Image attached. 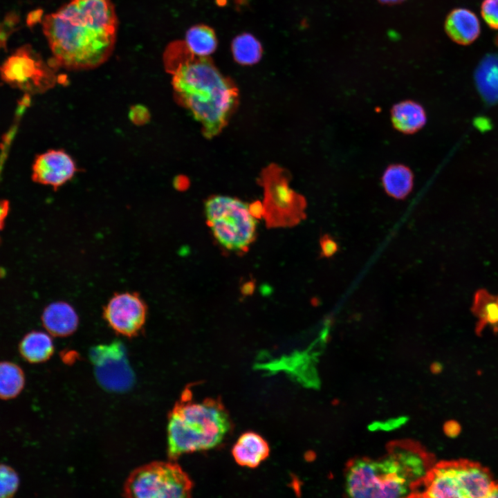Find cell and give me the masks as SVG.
<instances>
[{
  "label": "cell",
  "instance_id": "cell-12",
  "mask_svg": "<svg viewBox=\"0 0 498 498\" xmlns=\"http://www.w3.org/2000/svg\"><path fill=\"white\" fill-rule=\"evenodd\" d=\"M44 327L49 334L56 337H67L76 331L79 317L70 304L58 301L48 304L42 315Z\"/></svg>",
  "mask_w": 498,
  "mask_h": 498
},
{
  "label": "cell",
  "instance_id": "cell-5",
  "mask_svg": "<svg viewBox=\"0 0 498 498\" xmlns=\"http://www.w3.org/2000/svg\"><path fill=\"white\" fill-rule=\"evenodd\" d=\"M208 226L216 241L225 249L246 252L256 236V218L249 205L229 196H211L205 203Z\"/></svg>",
  "mask_w": 498,
  "mask_h": 498
},
{
  "label": "cell",
  "instance_id": "cell-18",
  "mask_svg": "<svg viewBox=\"0 0 498 498\" xmlns=\"http://www.w3.org/2000/svg\"><path fill=\"white\" fill-rule=\"evenodd\" d=\"M385 192L396 199H405L412 191L414 175L411 169L401 164L389 165L382 176Z\"/></svg>",
  "mask_w": 498,
  "mask_h": 498
},
{
  "label": "cell",
  "instance_id": "cell-8",
  "mask_svg": "<svg viewBox=\"0 0 498 498\" xmlns=\"http://www.w3.org/2000/svg\"><path fill=\"white\" fill-rule=\"evenodd\" d=\"M148 313L145 300L139 293H116L103 308L102 315L117 334L134 338L143 331Z\"/></svg>",
  "mask_w": 498,
  "mask_h": 498
},
{
  "label": "cell",
  "instance_id": "cell-23",
  "mask_svg": "<svg viewBox=\"0 0 498 498\" xmlns=\"http://www.w3.org/2000/svg\"><path fill=\"white\" fill-rule=\"evenodd\" d=\"M19 478L10 466L0 463V498L12 497L18 490Z\"/></svg>",
  "mask_w": 498,
  "mask_h": 498
},
{
  "label": "cell",
  "instance_id": "cell-24",
  "mask_svg": "<svg viewBox=\"0 0 498 498\" xmlns=\"http://www.w3.org/2000/svg\"><path fill=\"white\" fill-rule=\"evenodd\" d=\"M481 12L483 19L490 28L498 29V0H483Z\"/></svg>",
  "mask_w": 498,
  "mask_h": 498
},
{
  "label": "cell",
  "instance_id": "cell-1",
  "mask_svg": "<svg viewBox=\"0 0 498 498\" xmlns=\"http://www.w3.org/2000/svg\"><path fill=\"white\" fill-rule=\"evenodd\" d=\"M42 26L57 66L88 69L111 55L117 17L111 0H71L46 15Z\"/></svg>",
  "mask_w": 498,
  "mask_h": 498
},
{
  "label": "cell",
  "instance_id": "cell-11",
  "mask_svg": "<svg viewBox=\"0 0 498 498\" xmlns=\"http://www.w3.org/2000/svg\"><path fill=\"white\" fill-rule=\"evenodd\" d=\"M454 462L462 497H487L495 483L489 471L474 462L465 460Z\"/></svg>",
  "mask_w": 498,
  "mask_h": 498
},
{
  "label": "cell",
  "instance_id": "cell-27",
  "mask_svg": "<svg viewBox=\"0 0 498 498\" xmlns=\"http://www.w3.org/2000/svg\"><path fill=\"white\" fill-rule=\"evenodd\" d=\"M5 163L6 161L3 159L0 158V178ZM9 203L8 201L0 200V232L4 226L5 221L9 212Z\"/></svg>",
  "mask_w": 498,
  "mask_h": 498
},
{
  "label": "cell",
  "instance_id": "cell-30",
  "mask_svg": "<svg viewBox=\"0 0 498 498\" xmlns=\"http://www.w3.org/2000/svg\"><path fill=\"white\" fill-rule=\"evenodd\" d=\"M379 1H380V2H382V3H383L391 4V3H398V2L402 1H403V0H379Z\"/></svg>",
  "mask_w": 498,
  "mask_h": 498
},
{
  "label": "cell",
  "instance_id": "cell-3",
  "mask_svg": "<svg viewBox=\"0 0 498 498\" xmlns=\"http://www.w3.org/2000/svg\"><path fill=\"white\" fill-rule=\"evenodd\" d=\"M430 469L421 450L398 444L381 458L358 459L350 463L345 474V490L355 498L417 496Z\"/></svg>",
  "mask_w": 498,
  "mask_h": 498
},
{
  "label": "cell",
  "instance_id": "cell-29",
  "mask_svg": "<svg viewBox=\"0 0 498 498\" xmlns=\"http://www.w3.org/2000/svg\"><path fill=\"white\" fill-rule=\"evenodd\" d=\"M487 497H498V483H494L491 489L490 490Z\"/></svg>",
  "mask_w": 498,
  "mask_h": 498
},
{
  "label": "cell",
  "instance_id": "cell-16",
  "mask_svg": "<svg viewBox=\"0 0 498 498\" xmlns=\"http://www.w3.org/2000/svg\"><path fill=\"white\" fill-rule=\"evenodd\" d=\"M471 311L478 319L475 327L477 335H481L486 326L498 333V295H493L486 289L478 290Z\"/></svg>",
  "mask_w": 498,
  "mask_h": 498
},
{
  "label": "cell",
  "instance_id": "cell-21",
  "mask_svg": "<svg viewBox=\"0 0 498 498\" xmlns=\"http://www.w3.org/2000/svg\"><path fill=\"white\" fill-rule=\"evenodd\" d=\"M23 369L17 364L0 362V399L9 400L17 397L25 385Z\"/></svg>",
  "mask_w": 498,
  "mask_h": 498
},
{
  "label": "cell",
  "instance_id": "cell-26",
  "mask_svg": "<svg viewBox=\"0 0 498 498\" xmlns=\"http://www.w3.org/2000/svg\"><path fill=\"white\" fill-rule=\"evenodd\" d=\"M322 255L325 257L333 255L337 250L338 246L335 241L331 237L325 236L322 238L320 241Z\"/></svg>",
  "mask_w": 498,
  "mask_h": 498
},
{
  "label": "cell",
  "instance_id": "cell-2",
  "mask_svg": "<svg viewBox=\"0 0 498 498\" xmlns=\"http://www.w3.org/2000/svg\"><path fill=\"white\" fill-rule=\"evenodd\" d=\"M166 71L178 101L198 121L206 138L221 131L234 109L238 91L208 57L196 55L185 41H174L164 53Z\"/></svg>",
  "mask_w": 498,
  "mask_h": 498
},
{
  "label": "cell",
  "instance_id": "cell-9",
  "mask_svg": "<svg viewBox=\"0 0 498 498\" xmlns=\"http://www.w3.org/2000/svg\"><path fill=\"white\" fill-rule=\"evenodd\" d=\"M0 72L5 82L28 91L46 89L53 80L47 66L28 46L9 57Z\"/></svg>",
  "mask_w": 498,
  "mask_h": 498
},
{
  "label": "cell",
  "instance_id": "cell-28",
  "mask_svg": "<svg viewBox=\"0 0 498 498\" xmlns=\"http://www.w3.org/2000/svg\"><path fill=\"white\" fill-rule=\"evenodd\" d=\"M444 430L447 435L454 437L459 434L461 427L456 421H449L445 425Z\"/></svg>",
  "mask_w": 498,
  "mask_h": 498
},
{
  "label": "cell",
  "instance_id": "cell-14",
  "mask_svg": "<svg viewBox=\"0 0 498 498\" xmlns=\"http://www.w3.org/2000/svg\"><path fill=\"white\" fill-rule=\"evenodd\" d=\"M268 443L259 434L248 432L243 434L232 448V456L240 465L256 468L268 456Z\"/></svg>",
  "mask_w": 498,
  "mask_h": 498
},
{
  "label": "cell",
  "instance_id": "cell-22",
  "mask_svg": "<svg viewBox=\"0 0 498 498\" xmlns=\"http://www.w3.org/2000/svg\"><path fill=\"white\" fill-rule=\"evenodd\" d=\"M234 60L241 65H252L258 62L262 55L260 42L251 34L243 33L237 36L232 43Z\"/></svg>",
  "mask_w": 498,
  "mask_h": 498
},
{
  "label": "cell",
  "instance_id": "cell-15",
  "mask_svg": "<svg viewBox=\"0 0 498 498\" xmlns=\"http://www.w3.org/2000/svg\"><path fill=\"white\" fill-rule=\"evenodd\" d=\"M391 118L394 128L407 134L419 131L427 120L424 108L412 100L402 101L394 105Z\"/></svg>",
  "mask_w": 498,
  "mask_h": 498
},
{
  "label": "cell",
  "instance_id": "cell-7",
  "mask_svg": "<svg viewBox=\"0 0 498 498\" xmlns=\"http://www.w3.org/2000/svg\"><path fill=\"white\" fill-rule=\"evenodd\" d=\"M95 375L100 385L111 391H124L134 381L124 345L119 340L93 347L89 351Z\"/></svg>",
  "mask_w": 498,
  "mask_h": 498
},
{
  "label": "cell",
  "instance_id": "cell-6",
  "mask_svg": "<svg viewBox=\"0 0 498 498\" xmlns=\"http://www.w3.org/2000/svg\"><path fill=\"white\" fill-rule=\"evenodd\" d=\"M192 482L182 468L172 461H156L138 468L129 476L124 494L128 497H188Z\"/></svg>",
  "mask_w": 498,
  "mask_h": 498
},
{
  "label": "cell",
  "instance_id": "cell-17",
  "mask_svg": "<svg viewBox=\"0 0 498 498\" xmlns=\"http://www.w3.org/2000/svg\"><path fill=\"white\" fill-rule=\"evenodd\" d=\"M21 357L30 363H41L49 360L54 353L50 335L45 332L33 331L27 333L19 344Z\"/></svg>",
  "mask_w": 498,
  "mask_h": 498
},
{
  "label": "cell",
  "instance_id": "cell-20",
  "mask_svg": "<svg viewBox=\"0 0 498 498\" xmlns=\"http://www.w3.org/2000/svg\"><path fill=\"white\" fill-rule=\"evenodd\" d=\"M185 42L192 53L203 57L213 53L217 46L214 30L204 24L191 27L186 33Z\"/></svg>",
  "mask_w": 498,
  "mask_h": 498
},
{
  "label": "cell",
  "instance_id": "cell-13",
  "mask_svg": "<svg viewBox=\"0 0 498 498\" xmlns=\"http://www.w3.org/2000/svg\"><path fill=\"white\" fill-rule=\"evenodd\" d=\"M445 29L454 42L467 45L473 42L479 35L480 24L474 12L465 8H456L447 17Z\"/></svg>",
  "mask_w": 498,
  "mask_h": 498
},
{
  "label": "cell",
  "instance_id": "cell-19",
  "mask_svg": "<svg viewBox=\"0 0 498 498\" xmlns=\"http://www.w3.org/2000/svg\"><path fill=\"white\" fill-rule=\"evenodd\" d=\"M475 80L482 97L488 103L498 102V56L486 57L478 66Z\"/></svg>",
  "mask_w": 498,
  "mask_h": 498
},
{
  "label": "cell",
  "instance_id": "cell-4",
  "mask_svg": "<svg viewBox=\"0 0 498 498\" xmlns=\"http://www.w3.org/2000/svg\"><path fill=\"white\" fill-rule=\"evenodd\" d=\"M229 414L219 400H193L185 389L172 409L167 423V453L172 460L183 454L221 444L231 429Z\"/></svg>",
  "mask_w": 498,
  "mask_h": 498
},
{
  "label": "cell",
  "instance_id": "cell-10",
  "mask_svg": "<svg viewBox=\"0 0 498 498\" xmlns=\"http://www.w3.org/2000/svg\"><path fill=\"white\" fill-rule=\"evenodd\" d=\"M73 158L61 149L48 150L39 155L33 165V179L56 189L70 181L77 172Z\"/></svg>",
  "mask_w": 498,
  "mask_h": 498
},
{
  "label": "cell",
  "instance_id": "cell-25",
  "mask_svg": "<svg viewBox=\"0 0 498 498\" xmlns=\"http://www.w3.org/2000/svg\"><path fill=\"white\" fill-rule=\"evenodd\" d=\"M131 121L138 125L144 124L149 120V110L143 105H134L129 112Z\"/></svg>",
  "mask_w": 498,
  "mask_h": 498
}]
</instances>
